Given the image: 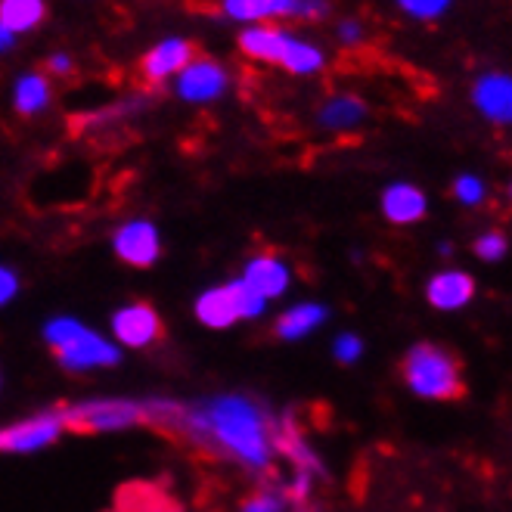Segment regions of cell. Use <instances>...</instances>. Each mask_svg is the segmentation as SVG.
<instances>
[{"mask_svg":"<svg viewBox=\"0 0 512 512\" xmlns=\"http://www.w3.org/2000/svg\"><path fill=\"white\" fill-rule=\"evenodd\" d=\"M149 423H165L199 447L227 457L249 472L270 469L277 457V423L249 395H208L193 404L146 401Z\"/></svg>","mask_w":512,"mask_h":512,"instance_id":"cell-1","label":"cell"},{"mask_svg":"<svg viewBox=\"0 0 512 512\" xmlns=\"http://www.w3.org/2000/svg\"><path fill=\"white\" fill-rule=\"evenodd\" d=\"M401 376L413 395L426 401H460L466 395L460 360L435 342L413 345L401 360Z\"/></svg>","mask_w":512,"mask_h":512,"instance_id":"cell-2","label":"cell"},{"mask_svg":"<svg viewBox=\"0 0 512 512\" xmlns=\"http://www.w3.org/2000/svg\"><path fill=\"white\" fill-rule=\"evenodd\" d=\"M44 342L56 354V360L72 373H87V370H103L115 367L122 360V348L112 339L87 329L75 317H53L44 326Z\"/></svg>","mask_w":512,"mask_h":512,"instance_id":"cell-3","label":"cell"},{"mask_svg":"<svg viewBox=\"0 0 512 512\" xmlns=\"http://www.w3.org/2000/svg\"><path fill=\"white\" fill-rule=\"evenodd\" d=\"M218 10L236 25L320 22L329 16V0H218Z\"/></svg>","mask_w":512,"mask_h":512,"instance_id":"cell-4","label":"cell"},{"mask_svg":"<svg viewBox=\"0 0 512 512\" xmlns=\"http://www.w3.org/2000/svg\"><path fill=\"white\" fill-rule=\"evenodd\" d=\"M63 423L72 432H122L149 423L146 401H128V398H100V401H84L69 410H63Z\"/></svg>","mask_w":512,"mask_h":512,"instance_id":"cell-5","label":"cell"},{"mask_svg":"<svg viewBox=\"0 0 512 512\" xmlns=\"http://www.w3.org/2000/svg\"><path fill=\"white\" fill-rule=\"evenodd\" d=\"M233 78L224 63L215 56H193L190 63L180 69V75L171 81V90L180 103L187 106H212L227 97Z\"/></svg>","mask_w":512,"mask_h":512,"instance_id":"cell-6","label":"cell"},{"mask_svg":"<svg viewBox=\"0 0 512 512\" xmlns=\"http://www.w3.org/2000/svg\"><path fill=\"white\" fill-rule=\"evenodd\" d=\"M112 336L118 348H149L165 336V323L149 301H128L112 314Z\"/></svg>","mask_w":512,"mask_h":512,"instance_id":"cell-7","label":"cell"},{"mask_svg":"<svg viewBox=\"0 0 512 512\" xmlns=\"http://www.w3.org/2000/svg\"><path fill=\"white\" fill-rule=\"evenodd\" d=\"M472 109L497 128H509L512 122V78L503 69L481 72L469 87Z\"/></svg>","mask_w":512,"mask_h":512,"instance_id":"cell-8","label":"cell"},{"mask_svg":"<svg viewBox=\"0 0 512 512\" xmlns=\"http://www.w3.org/2000/svg\"><path fill=\"white\" fill-rule=\"evenodd\" d=\"M66 432L63 413H41L25 419V423H13L0 429V454H35L59 441Z\"/></svg>","mask_w":512,"mask_h":512,"instance_id":"cell-9","label":"cell"},{"mask_svg":"<svg viewBox=\"0 0 512 512\" xmlns=\"http://www.w3.org/2000/svg\"><path fill=\"white\" fill-rule=\"evenodd\" d=\"M112 249L131 267H153L162 258V233L153 221L134 218L112 233Z\"/></svg>","mask_w":512,"mask_h":512,"instance_id":"cell-10","label":"cell"},{"mask_svg":"<svg viewBox=\"0 0 512 512\" xmlns=\"http://www.w3.org/2000/svg\"><path fill=\"white\" fill-rule=\"evenodd\" d=\"M193 56H196V47L190 38H180V35L162 38L140 56V75L146 84H153V87L171 84Z\"/></svg>","mask_w":512,"mask_h":512,"instance_id":"cell-11","label":"cell"},{"mask_svg":"<svg viewBox=\"0 0 512 512\" xmlns=\"http://www.w3.org/2000/svg\"><path fill=\"white\" fill-rule=\"evenodd\" d=\"M292 35L295 32H289V28H283V25H243L236 35V47L246 59H252V63L280 69Z\"/></svg>","mask_w":512,"mask_h":512,"instance_id":"cell-12","label":"cell"},{"mask_svg":"<svg viewBox=\"0 0 512 512\" xmlns=\"http://www.w3.org/2000/svg\"><path fill=\"white\" fill-rule=\"evenodd\" d=\"M379 208L388 224H398V227H410L419 224L429 212V196L423 187L410 184V180H395L382 190Z\"/></svg>","mask_w":512,"mask_h":512,"instance_id":"cell-13","label":"cell"},{"mask_svg":"<svg viewBox=\"0 0 512 512\" xmlns=\"http://www.w3.org/2000/svg\"><path fill=\"white\" fill-rule=\"evenodd\" d=\"M370 118V106L360 94L342 90V94L326 97L317 109V128L326 134H351Z\"/></svg>","mask_w":512,"mask_h":512,"instance_id":"cell-14","label":"cell"},{"mask_svg":"<svg viewBox=\"0 0 512 512\" xmlns=\"http://www.w3.org/2000/svg\"><path fill=\"white\" fill-rule=\"evenodd\" d=\"M239 280H243L246 286H252L264 301H270V298H280L289 289L292 270L277 252H258L246 261V270Z\"/></svg>","mask_w":512,"mask_h":512,"instance_id":"cell-15","label":"cell"},{"mask_svg":"<svg viewBox=\"0 0 512 512\" xmlns=\"http://www.w3.org/2000/svg\"><path fill=\"white\" fill-rule=\"evenodd\" d=\"M426 298L438 311H460L475 298V280L466 270H441L426 283Z\"/></svg>","mask_w":512,"mask_h":512,"instance_id":"cell-16","label":"cell"},{"mask_svg":"<svg viewBox=\"0 0 512 512\" xmlns=\"http://www.w3.org/2000/svg\"><path fill=\"white\" fill-rule=\"evenodd\" d=\"M13 109L16 115L22 118H38L44 115L50 106H53V84H50V75L47 72H38V69H28L22 72L16 81H13Z\"/></svg>","mask_w":512,"mask_h":512,"instance_id":"cell-17","label":"cell"},{"mask_svg":"<svg viewBox=\"0 0 512 512\" xmlns=\"http://www.w3.org/2000/svg\"><path fill=\"white\" fill-rule=\"evenodd\" d=\"M326 63H329V56L317 41H311L305 35H292L280 69L295 75V78H314V75H320L326 69Z\"/></svg>","mask_w":512,"mask_h":512,"instance_id":"cell-18","label":"cell"},{"mask_svg":"<svg viewBox=\"0 0 512 512\" xmlns=\"http://www.w3.org/2000/svg\"><path fill=\"white\" fill-rule=\"evenodd\" d=\"M326 308L317 305V301H305V305H295L289 311L280 314V320L274 323V333L283 342H298V339H308L314 329H320L326 323Z\"/></svg>","mask_w":512,"mask_h":512,"instance_id":"cell-19","label":"cell"},{"mask_svg":"<svg viewBox=\"0 0 512 512\" xmlns=\"http://www.w3.org/2000/svg\"><path fill=\"white\" fill-rule=\"evenodd\" d=\"M196 317L208 329H230L233 323H239V314H236V305H233L230 286H212V289H205L196 298Z\"/></svg>","mask_w":512,"mask_h":512,"instance_id":"cell-20","label":"cell"},{"mask_svg":"<svg viewBox=\"0 0 512 512\" xmlns=\"http://www.w3.org/2000/svg\"><path fill=\"white\" fill-rule=\"evenodd\" d=\"M44 19H47V0H0V22L16 38L35 32Z\"/></svg>","mask_w":512,"mask_h":512,"instance_id":"cell-21","label":"cell"},{"mask_svg":"<svg viewBox=\"0 0 512 512\" xmlns=\"http://www.w3.org/2000/svg\"><path fill=\"white\" fill-rule=\"evenodd\" d=\"M457 0H395V10L413 22H438L444 19L450 10H454Z\"/></svg>","mask_w":512,"mask_h":512,"instance_id":"cell-22","label":"cell"},{"mask_svg":"<svg viewBox=\"0 0 512 512\" xmlns=\"http://www.w3.org/2000/svg\"><path fill=\"white\" fill-rule=\"evenodd\" d=\"M227 286H230V295H233V305H236L239 320H258L264 314L267 301L252 286H246L243 280H230Z\"/></svg>","mask_w":512,"mask_h":512,"instance_id":"cell-23","label":"cell"},{"mask_svg":"<svg viewBox=\"0 0 512 512\" xmlns=\"http://www.w3.org/2000/svg\"><path fill=\"white\" fill-rule=\"evenodd\" d=\"M454 199H457L460 205H466V208L485 205V199H488V184H485V177H481V174H472V171L460 174V177L454 180Z\"/></svg>","mask_w":512,"mask_h":512,"instance_id":"cell-24","label":"cell"},{"mask_svg":"<svg viewBox=\"0 0 512 512\" xmlns=\"http://www.w3.org/2000/svg\"><path fill=\"white\" fill-rule=\"evenodd\" d=\"M472 252H475V258L491 261V264H494V261H503L506 252H509V239H506V233H500V230H488V233H481V236L475 239Z\"/></svg>","mask_w":512,"mask_h":512,"instance_id":"cell-25","label":"cell"},{"mask_svg":"<svg viewBox=\"0 0 512 512\" xmlns=\"http://www.w3.org/2000/svg\"><path fill=\"white\" fill-rule=\"evenodd\" d=\"M336 41L345 47V50H354V47H360L367 41V25L360 22L357 16H348V19H342L339 25H336Z\"/></svg>","mask_w":512,"mask_h":512,"instance_id":"cell-26","label":"cell"},{"mask_svg":"<svg viewBox=\"0 0 512 512\" xmlns=\"http://www.w3.org/2000/svg\"><path fill=\"white\" fill-rule=\"evenodd\" d=\"M333 354H336V360L339 364H357L360 357H364V342H360V336H354V333H342L336 342H333Z\"/></svg>","mask_w":512,"mask_h":512,"instance_id":"cell-27","label":"cell"},{"mask_svg":"<svg viewBox=\"0 0 512 512\" xmlns=\"http://www.w3.org/2000/svg\"><path fill=\"white\" fill-rule=\"evenodd\" d=\"M243 512H286V503L274 491H258L243 503Z\"/></svg>","mask_w":512,"mask_h":512,"instance_id":"cell-28","label":"cell"},{"mask_svg":"<svg viewBox=\"0 0 512 512\" xmlns=\"http://www.w3.org/2000/svg\"><path fill=\"white\" fill-rule=\"evenodd\" d=\"M72 72H75V59H72V53L56 50V53L47 56V75H53V78H69Z\"/></svg>","mask_w":512,"mask_h":512,"instance_id":"cell-29","label":"cell"},{"mask_svg":"<svg viewBox=\"0 0 512 512\" xmlns=\"http://www.w3.org/2000/svg\"><path fill=\"white\" fill-rule=\"evenodd\" d=\"M16 295H19V277H16V270L7 267V264H0V308L10 305Z\"/></svg>","mask_w":512,"mask_h":512,"instance_id":"cell-30","label":"cell"},{"mask_svg":"<svg viewBox=\"0 0 512 512\" xmlns=\"http://www.w3.org/2000/svg\"><path fill=\"white\" fill-rule=\"evenodd\" d=\"M16 41H19V38H16V35L10 32V28H7L4 22H0V56H4V53H10V50L16 47Z\"/></svg>","mask_w":512,"mask_h":512,"instance_id":"cell-31","label":"cell"}]
</instances>
